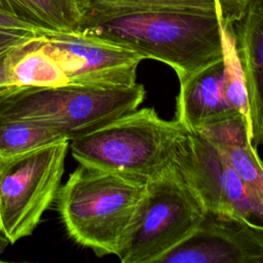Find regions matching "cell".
I'll list each match as a JSON object with an SVG mask.
<instances>
[{
    "label": "cell",
    "mask_w": 263,
    "mask_h": 263,
    "mask_svg": "<svg viewBox=\"0 0 263 263\" xmlns=\"http://www.w3.org/2000/svg\"><path fill=\"white\" fill-rule=\"evenodd\" d=\"M226 26L209 11L136 9L87 14L77 30L164 63L180 81L223 59Z\"/></svg>",
    "instance_id": "6da1fadb"
},
{
    "label": "cell",
    "mask_w": 263,
    "mask_h": 263,
    "mask_svg": "<svg viewBox=\"0 0 263 263\" xmlns=\"http://www.w3.org/2000/svg\"><path fill=\"white\" fill-rule=\"evenodd\" d=\"M146 183L79 164L57 196L67 233L99 257L116 256L145 196Z\"/></svg>",
    "instance_id": "7a4b0ae2"
},
{
    "label": "cell",
    "mask_w": 263,
    "mask_h": 263,
    "mask_svg": "<svg viewBox=\"0 0 263 263\" xmlns=\"http://www.w3.org/2000/svg\"><path fill=\"white\" fill-rule=\"evenodd\" d=\"M143 84H76L10 87L0 91V117L51 127L69 141L136 109Z\"/></svg>",
    "instance_id": "3957f363"
},
{
    "label": "cell",
    "mask_w": 263,
    "mask_h": 263,
    "mask_svg": "<svg viewBox=\"0 0 263 263\" xmlns=\"http://www.w3.org/2000/svg\"><path fill=\"white\" fill-rule=\"evenodd\" d=\"M186 132L147 107L71 139L69 147L79 164L148 181L171 164Z\"/></svg>",
    "instance_id": "277c9868"
},
{
    "label": "cell",
    "mask_w": 263,
    "mask_h": 263,
    "mask_svg": "<svg viewBox=\"0 0 263 263\" xmlns=\"http://www.w3.org/2000/svg\"><path fill=\"white\" fill-rule=\"evenodd\" d=\"M205 213L170 164L147 181L145 196L116 257L122 263H157L197 229Z\"/></svg>",
    "instance_id": "5b68a950"
},
{
    "label": "cell",
    "mask_w": 263,
    "mask_h": 263,
    "mask_svg": "<svg viewBox=\"0 0 263 263\" xmlns=\"http://www.w3.org/2000/svg\"><path fill=\"white\" fill-rule=\"evenodd\" d=\"M69 140L0 157V232L13 245L33 233L57 198Z\"/></svg>",
    "instance_id": "8992f818"
},
{
    "label": "cell",
    "mask_w": 263,
    "mask_h": 263,
    "mask_svg": "<svg viewBox=\"0 0 263 263\" xmlns=\"http://www.w3.org/2000/svg\"><path fill=\"white\" fill-rule=\"evenodd\" d=\"M44 46L61 68L67 84H133L143 58L118 44L82 30L39 34Z\"/></svg>",
    "instance_id": "52a82bcc"
},
{
    "label": "cell",
    "mask_w": 263,
    "mask_h": 263,
    "mask_svg": "<svg viewBox=\"0 0 263 263\" xmlns=\"http://www.w3.org/2000/svg\"><path fill=\"white\" fill-rule=\"evenodd\" d=\"M157 263H263V233L232 217L206 212L197 229Z\"/></svg>",
    "instance_id": "ba28073f"
},
{
    "label": "cell",
    "mask_w": 263,
    "mask_h": 263,
    "mask_svg": "<svg viewBox=\"0 0 263 263\" xmlns=\"http://www.w3.org/2000/svg\"><path fill=\"white\" fill-rule=\"evenodd\" d=\"M237 54L246 80L253 144L263 145V0H248L233 25Z\"/></svg>",
    "instance_id": "9c48e42d"
},
{
    "label": "cell",
    "mask_w": 263,
    "mask_h": 263,
    "mask_svg": "<svg viewBox=\"0 0 263 263\" xmlns=\"http://www.w3.org/2000/svg\"><path fill=\"white\" fill-rule=\"evenodd\" d=\"M171 165L196 194L206 212L226 215L222 161L212 144L197 133L187 130L176 147Z\"/></svg>",
    "instance_id": "30bf717a"
},
{
    "label": "cell",
    "mask_w": 263,
    "mask_h": 263,
    "mask_svg": "<svg viewBox=\"0 0 263 263\" xmlns=\"http://www.w3.org/2000/svg\"><path fill=\"white\" fill-rule=\"evenodd\" d=\"M223 59L180 80L175 119L188 132L200 128L238 112L223 91Z\"/></svg>",
    "instance_id": "8fae6325"
},
{
    "label": "cell",
    "mask_w": 263,
    "mask_h": 263,
    "mask_svg": "<svg viewBox=\"0 0 263 263\" xmlns=\"http://www.w3.org/2000/svg\"><path fill=\"white\" fill-rule=\"evenodd\" d=\"M248 0H86V14L136 9H184L222 15L229 27L241 16Z\"/></svg>",
    "instance_id": "7c38bea8"
},
{
    "label": "cell",
    "mask_w": 263,
    "mask_h": 263,
    "mask_svg": "<svg viewBox=\"0 0 263 263\" xmlns=\"http://www.w3.org/2000/svg\"><path fill=\"white\" fill-rule=\"evenodd\" d=\"M215 149L228 161L241 179L253 213L255 227L263 233V161L253 142Z\"/></svg>",
    "instance_id": "4fadbf2b"
},
{
    "label": "cell",
    "mask_w": 263,
    "mask_h": 263,
    "mask_svg": "<svg viewBox=\"0 0 263 263\" xmlns=\"http://www.w3.org/2000/svg\"><path fill=\"white\" fill-rule=\"evenodd\" d=\"M68 140L55 129L33 121L0 117V157H10Z\"/></svg>",
    "instance_id": "5bb4252c"
},
{
    "label": "cell",
    "mask_w": 263,
    "mask_h": 263,
    "mask_svg": "<svg viewBox=\"0 0 263 263\" xmlns=\"http://www.w3.org/2000/svg\"><path fill=\"white\" fill-rule=\"evenodd\" d=\"M223 65V91L225 99L235 111L242 114L250 122L246 80L235 46L233 27H225Z\"/></svg>",
    "instance_id": "9a60e30c"
},
{
    "label": "cell",
    "mask_w": 263,
    "mask_h": 263,
    "mask_svg": "<svg viewBox=\"0 0 263 263\" xmlns=\"http://www.w3.org/2000/svg\"><path fill=\"white\" fill-rule=\"evenodd\" d=\"M1 2L12 12L42 28L74 31L52 0H1Z\"/></svg>",
    "instance_id": "2e32d148"
},
{
    "label": "cell",
    "mask_w": 263,
    "mask_h": 263,
    "mask_svg": "<svg viewBox=\"0 0 263 263\" xmlns=\"http://www.w3.org/2000/svg\"><path fill=\"white\" fill-rule=\"evenodd\" d=\"M197 134L214 147L229 148L253 142L250 122L240 113L205 125Z\"/></svg>",
    "instance_id": "e0dca14e"
},
{
    "label": "cell",
    "mask_w": 263,
    "mask_h": 263,
    "mask_svg": "<svg viewBox=\"0 0 263 263\" xmlns=\"http://www.w3.org/2000/svg\"><path fill=\"white\" fill-rule=\"evenodd\" d=\"M43 29L6 8L0 0V33L37 35Z\"/></svg>",
    "instance_id": "ac0fdd59"
},
{
    "label": "cell",
    "mask_w": 263,
    "mask_h": 263,
    "mask_svg": "<svg viewBox=\"0 0 263 263\" xmlns=\"http://www.w3.org/2000/svg\"><path fill=\"white\" fill-rule=\"evenodd\" d=\"M72 30L82 25L86 14V0H52Z\"/></svg>",
    "instance_id": "d6986e66"
},
{
    "label": "cell",
    "mask_w": 263,
    "mask_h": 263,
    "mask_svg": "<svg viewBox=\"0 0 263 263\" xmlns=\"http://www.w3.org/2000/svg\"><path fill=\"white\" fill-rule=\"evenodd\" d=\"M10 245L9 240L0 232V261H1V256L4 253V251L6 250V248Z\"/></svg>",
    "instance_id": "ffe728a7"
},
{
    "label": "cell",
    "mask_w": 263,
    "mask_h": 263,
    "mask_svg": "<svg viewBox=\"0 0 263 263\" xmlns=\"http://www.w3.org/2000/svg\"><path fill=\"white\" fill-rule=\"evenodd\" d=\"M6 34H9V33H0V36H3V35H6ZM20 35V34H18Z\"/></svg>",
    "instance_id": "44dd1931"
}]
</instances>
